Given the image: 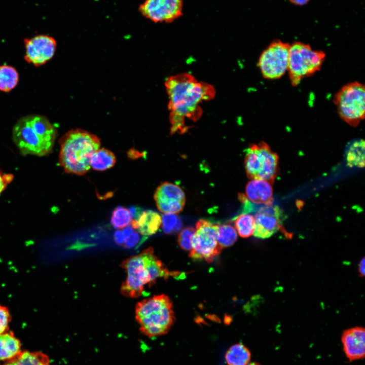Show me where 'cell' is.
I'll return each instance as SVG.
<instances>
[{
    "label": "cell",
    "instance_id": "cell-29",
    "mask_svg": "<svg viewBox=\"0 0 365 365\" xmlns=\"http://www.w3.org/2000/svg\"><path fill=\"white\" fill-rule=\"evenodd\" d=\"M10 320L11 316L9 310L0 304V334L8 331Z\"/></svg>",
    "mask_w": 365,
    "mask_h": 365
},
{
    "label": "cell",
    "instance_id": "cell-33",
    "mask_svg": "<svg viewBox=\"0 0 365 365\" xmlns=\"http://www.w3.org/2000/svg\"><path fill=\"white\" fill-rule=\"evenodd\" d=\"M130 214L134 220H136L140 214L142 210L141 208L137 206H132L128 209Z\"/></svg>",
    "mask_w": 365,
    "mask_h": 365
},
{
    "label": "cell",
    "instance_id": "cell-31",
    "mask_svg": "<svg viewBox=\"0 0 365 365\" xmlns=\"http://www.w3.org/2000/svg\"><path fill=\"white\" fill-rule=\"evenodd\" d=\"M139 240V235L137 231H133L126 239L123 246L126 248H132L137 245Z\"/></svg>",
    "mask_w": 365,
    "mask_h": 365
},
{
    "label": "cell",
    "instance_id": "cell-36",
    "mask_svg": "<svg viewBox=\"0 0 365 365\" xmlns=\"http://www.w3.org/2000/svg\"><path fill=\"white\" fill-rule=\"evenodd\" d=\"M246 365H260V364L256 362H249Z\"/></svg>",
    "mask_w": 365,
    "mask_h": 365
},
{
    "label": "cell",
    "instance_id": "cell-27",
    "mask_svg": "<svg viewBox=\"0 0 365 365\" xmlns=\"http://www.w3.org/2000/svg\"><path fill=\"white\" fill-rule=\"evenodd\" d=\"M161 218L162 229L166 234H170L177 232L182 227V222L176 214L164 213Z\"/></svg>",
    "mask_w": 365,
    "mask_h": 365
},
{
    "label": "cell",
    "instance_id": "cell-23",
    "mask_svg": "<svg viewBox=\"0 0 365 365\" xmlns=\"http://www.w3.org/2000/svg\"><path fill=\"white\" fill-rule=\"evenodd\" d=\"M19 75L15 68L11 66H0V90L9 92L17 85Z\"/></svg>",
    "mask_w": 365,
    "mask_h": 365
},
{
    "label": "cell",
    "instance_id": "cell-26",
    "mask_svg": "<svg viewBox=\"0 0 365 365\" xmlns=\"http://www.w3.org/2000/svg\"><path fill=\"white\" fill-rule=\"evenodd\" d=\"M132 220L128 209L123 206H117L112 212L111 224L115 229H121L129 225Z\"/></svg>",
    "mask_w": 365,
    "mask_h": 365
},
{
    "label": "cell",
    "instance_id": "cell-11",
    "mask_svg": "<svg viewBox=\"0 0 365 365\" xmlns=\"http://www.w3.org/2000/svg\"><path fill=\"white\" fill-rule=\"evenodd\" d=\"M253 212H255L253 216L255 227L253 235L260 239L268 238L277 232L284 219L282 210L273 203L256 204Z\"/></svg>",
    "mask_w": 365,
    "mask_h": 365
},
{
    "label": "cell",
    "instance_id": "cell-13",
    "mask_svg": "<svg viewBox=\"0 0 365 365\" xmlns=\"http://www.w3.org/2000/svg\"><path fill=\"white\" fill-rule=\"evenodd\" d=\"M24 42V59L36 66L42 65L50 60L54 55L57 46L53 38L45 34L25 39Z\"/></svg>",
    "mask_w": 365,
    "mask_h": 365
},
{
    "label": "cell",
    "instance_id": "cell-28",
    "mask_svg": "<svg viewBox=\"0 0 365 365\" xmlns=\"http://www.w3.org/2000/svg\"><path fill=\"white\" fill-rule=\"evenodd\" d=\"M195 232L193 227L184 228L179 234L178 243L180 247L186 251H191L192 248V238Z\"/></svg>",
    "mask_w": 365,
    "mask_h": 365
},
{
    "label": "cell",
    "instance_id": "cell-30",
    "mask_svg": "<svg viewBox=\"0 0 365 365\" xmlns=\"http://www.w3.org/2000/svg\"><path fill=\"white\" fill-rule=\"evenodd\" d=\"M13 174L5 173L0 169V195L13 181Z\"/></svg>",
    "mask_w": 365,
    "mask_h": 365
},
{
    "label": "cell",
    "instance_id": "cell-32",
    "mask_svg": "<svg viewBox=\"0 0 365 365\" xmlns=\"http://www.w3.org/2000/svg\"><path fill=\"white\" fill-rule=\"evenodd\" d=\"M114 238L117 244L119 245H123L126 240L122 231L120 229H118L115 232Z\"/></svg>",
    "mask_w": 365,
    "mask_h": 365
},
{
    "label": "cell",
    "instance_id": "cell-14",
    "mask_svg": "<svg viewBox=\"0 0 365 365\" xmlns=\"http://www.w3.org/2000/svg\"><path fill=\"white\" fill-rule=\"evenodd\" d=\"M154 199L158 209L164 213L181 212L186 202L183 190L178 186L168 182H163L157 188Z\"/></svg>",
    "mask_w": 365,
    "mask_h": 365
},
{
    "label": "cell",
    "instance_id": "cell-34",
    "mask_svg": "<svg viewBox=\"0 0 365 365\" xmlns=\"http://www.w3.org/2000/svg\"><path fill=\"white\" fill-rule=\"evenodd\" d=\"M358 272L360 275L363 276L365 273V260L364 258H362L359 262L358 264Z\"/></svg>",
    "mask_w": 365,
    "mask_h": 365
},
{
    "label": "cell",
    "instance_id": "cell-18",
    "mask_svg": "<svg viewBox=\"0 0 365 365\" xmlns=\"http://www.w3.org/2000/svg\"><path fill=\"white\" fill-rule=\"evenodd\" d=\"M21 343L13 332L0 334V361L9 360L21 351Z\"/></svg>",
    "mask_w": 365,
    "mask_h": 365
},
{
    "label": "cell",
    "instance_id": "cell-8",
    "mask_svg": "<svg viewBox=\"0 0 365 365\" xmlns=\"http://www.w3.org/2000/svg\"><path fill=\"white\" fill-rule=\"evenodd\" d=\"M218 225L204 219L196 223L195 232L192 238V248L189 254L192 259L210 263L220 254L223 248L217 241Z\"/></svg>",
    "mask_w": 365,
    "mask_h": 365
},
{
    "label": "cell",
    "instance_id": "cell-1",
    "mask_svg": "<svg viewBox=\"0 0 365 365\" xmlns=\"http://www.w3.org/2000/svg\"><path fill=\"white\" fill-rule=\"evenodd\" d=\"M165 86L169 97L171 134L186 132L190 128L186 124L187 120L198 121L203 113L200 103L213 99L215 94L213 86L198 81L189 73L168 77Z\"/></svg>",
    "mask_w": 365,
    "mask_h": 365
},
{
    "label": "cell",
    "instance_id": "cell-22",
    "mask_svg": "<svg viewBox=\"0 0 365 365\" xmlns=\"http://www.w3.org/2000/svg\"><path fill=\"white\" fill-rule=\"evenodd\" d=\"M346 161L349 167H363L364 166V141L362 139L355 140L347 148L346 152Z\"/></svg>",
    "mask_w": 365,
    "mask_h": 365
},
{
    "label": "cell",
    "instance_id": "cell-3",
    "mask_svg": "<svg viewBox=\"0 0 365 365\" xmlns=\"http://www.w3.org/2000/svg\"><path fill=\"white\" fill-rule=\"evenodd\" d=\"M59 161L67 173L82 175L90 169V160L100 146L95 135L76 129L66 132L59 140Z\"/></svg>",
    "mask_w": 365,
    "mask_h": 365
},
{
    "label": "cell",
    "instance_id": "cell-20",
    "mask_svg": "<svg viewBox=\"0 0 365 365\" xmlns=\"http://www.w3.org/2000/svg\"><path fill=\"white\" fill-rule=\"evenodd\" d=\"M116 162L114 154L105 149H99L92 155L90 160V166L94 170L104 171L114 166Z\"/></svg>",
    "mask_w": 365,
    "mask_h": 365
},
{
    "label": "cell",
    "instance_id": "cell-15",
    "mask_svg": "<svg viewBox=\"0 0 365 365\" xmlns=\"http://www.w3.org/2000/svg\"><path fill=\"white\" fill-rule=\"evenodd\" d=\"M346 357L350 361L360 360L365 356L364 328L356 326L345 330L341 337Z\"/></svg>",
    "mask_w": 365,
    "mask_h": 365
},
{
    "label": "cell",
    "instance_id": "cell-12",
    "mask_svg": "<svg viewBox=\"0 0 365 365\" xmlns=\"http://www.w3.org/2000/svg\"><path fill=\"white\" fill-rule=\"evenodd\" d=\"M182 0H145L138 11L154 22L170 23L182 15Z\"/></svg>",
    "mask_w": 365,
    "mask_h": 365
},
{
    "label": "cell",
    "instance_id": "cell-4",
    "mask_svg": "<svg viewBox=\"0 0 365 365\" xmlns=\"http://www.w3.org/2000/svg\"><path fill=\"white\" fill-rule=\"evenodd\" d=\"M135 312L140 332L150 338L167 333L175 319L172 301L164 294L139 302Z\"/></svg>",
    "mask_w": 365,
    "mask_h": 365
},
{
    "label": "cell",
    "instance_id": "cell-19",
    "mask_svg": "<svg viewBox=\"0 0 365 365\" xmlns=\"http://www.w3.org/2000/svg\"><path fill=\"white\" fill-rule=\"evenodd\" d=\"M3 365H50L49 357L41 352L21 351Z\"/></svg>",
    "mask_w": 365,
    "mask_h": 365
},
{
    "label": "cell",
    "instance_id": "cell-9",
    "mask_svg": "<svg viewBox=\"0 0 365 365\" xmlns=\"http://www.w3.org/2000/svg\"><path fill=\"white\" fill-rule=\"evenodd\" d=\"M122 267L127 273L126 280L121 287V293L123 296L138 298L141 296L145 285H152L144 250L123 261Z\"/></svg>",
    "mask_w": 365,
    "mask_h": 365
},
{
    "label": "cell",
    "instance_id": "cell-35",
    "mask_svg": "<svg viewBox=\"0 0 365 365\" xmlns=\"http://www.w3.org/2000/svg\"><path fill=\"white\" fill-rule=\"evenodd\" d=\"M309 0H289V1L297 5H304L306 4H307Z\"/></svg>",
    "mask_w": 365,
    "mask_h": 365
},
{
    "label": "cell",
    "instance_id": "cell-25",
    "mask_svg": "<svg viewBox=\"0 0 365 365\" xmlns=\"http://www.w3.org/2000/svg\"><path fill=\"white\" fill-rule=\"evenodd\" d=\"M217 239L219 245L222 247H228L233 245L237 239L236 230L229 224L218 225Z\"/></svg>",
    "mask_w": 365,
    "mask_h": 365
},
{
    "label": "cell",
    "instance_id": "cell-16",
    "mask_svg": "<svg viewBox=\"0 0 365 365\" xmlns=\"http://www.w3.org/2000/svg\"><path fill=\"white\" fill-rule=\"evenodd\" d=\"M246 197L256 204H269L273 203L272 183L261 179H252L246 185Z\"/></svg>",
    "mask_w": 365,
    "mask_h": 365
},
{
    "label": "cell",
    "instance_id": "cell-17",
    "mask_svg": "<svg viewBox=\"0 0 365 365\" xmlns=\"http://www.w3.org/2000/svg\"><path fill=\"white\" fill-rule=\"evenodd\" d=\"M162 224L161 215L157 212L143 210L136 219H132L131 226L137 232L143 236H150L155 234Z\"/></svg>",
    "mask_w": 365,
    "mask_h": 365
},
{
    "label": "cell",
    "instance_id": "cell-6",
    "mask_svg": "<svg viewBox=\"0 0 365 365\" xmlns=\"http://www.w3.org/2000/svg\"><path fill=\"white\" fill-rule=\"evenodd\" d=\"M333 102L340 118L350 126H357L364 118V85L354 81L344 85L335 94Z\"/></svg>",
    "mask_w": 365,
    "mask_h": 365
},
{
    "label": "cell",
    "instance_id": "cell-10",
    "mask_svg": "<svg viewBox=\"0 0 365 365\" xmlns=\"http://www.w3.org/2000/svg\"><path fill=\"white\" fill-rule=\"evenodd\" d=\"M289 48V44L274 40L263 51L258 65L263 78L277 80L287 71Z\"/></svg>",
    "mask_w": 365,
    "mask_h": 365
},
{
    "label": "cell",
    "instance_id": "cell-24",
    "mask_svg": "<svg viewBox=\"0 0 365 365\" xmlns=\"http://www.w3.org/2000/svg\"><path fill=\"white\" fill-rule=\"evenodd\" d=\"M234 220L235 228L241 237L247 238L253 235L255 227L253 215L242 213Z\"/></svg>",
    "mask_w": 365,
    "mask_h": 365
},
{
    "label": "cell",
    "instance_id": "cell-5",
    "mask_svg": "<svg viewBox=\"0 0 365 365\" xmlns=\"http://www.w3.org/2000/svg\"><path fill=\"white\" fill-rule=\"evenodd\" d=\"M325 53L313 50L310 45L301 42L290 44L287 72L293 86H297L305 78L319 71L325 60Z\"/></svg>",
    "mask_w": 365,
    "mask_h": 365
},
{
    "label": "cell",
    "instance_id": "cell-2",
    "mask_svg": "<svg viewBox=\"0 0 365 365\" xmlns=\"http://www.w3.org/2000/svg\"><path fill=\"white\" fill-rule=\"evenodd\" d=\"M57 130L48 119L29 115L19 119L13 129V140L21 154L44 156L52 150Z\"/></svg>",
    "mask_w": 365,
    "mask_h": 365
},
{
    "label": "cell",
    "instance_id": "cell-7",
    "mask_svg": "<svg viewBox=\"0 0 365 365\" xmlns=\"http://www.w3.org/2000/svg\"><path fill=\"white\" fill-rule=\"evenodd\" d=\"M244 165L251 179H261L272 183L276 176L278 157L265 142L251 144L245 150Z\"/></svg>",
    "mask_w": 365,
    "mask_h": 365
},
{
    "label": "cell",
    "instance_id": "cell-21",
    "mask_svg": "<svg viewBox=\"0 0 365 365\" xmlns=\"http://www.w3.org/2000/svg\"><path fill=\"white\" fill-rule=\"evenodd\" d=\"M251 354L249 350L242 344H236L228 350L226 361L228 365H246L250 362Z\"/></svg>",
    "mask_w": 365,
    "mask_h": 365
}]
</instances>
